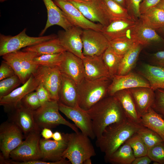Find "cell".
Here are the masks:
<instances>
[{"label": "cell", "instance_id": "cell-1", "mask_svg": "<svg viewBox=\"0 0 164 164\" xmlns=\"http://www.w3.org/2000/svg\"><path fill=\"white\" fill-rule=\"evenodd\" d=\"M86 111L91 120L96 138L109 125L127 119L119 102L113 96L105 97Z\"/></svg>", "mask_w": 164, "mask_h": 164}, {"label": "cell", "instance_id": "cell-2", "mask_svg": "<svg viewBox=\"0 0 164 164\" xmlns=\"http://www.w3.org/2000/svg\"><path fill=\"white\" fill-rule=\"evenodd\" d=\"M143 125L128 119L108 126L101 135L96 138V146L107 157L118 149L126 141L137 133Z\"/></svg>", "mask_w": 164, "mask_h": 164}, {"label": "cell", "instance_id": "cell-3", "mask_svg": "<svg viewBox=\"0 0 164 164\" xmlns=\"http://www.w3.org/2000/svg\"><path fill=\"white\" fill-rule=\"evenodd\" d=\"M112 79L105 77L90 80L85 78L77 84L79 106L87 111L99 101L108 96Z\"/></svg>", "mask_w": 164, "mask_h": 164}, {"label": "cell", "instance_id": "cell-4", "mask_svg": "<svg viewBox=\"0 0 164 164\" xmlns=\"http://www.w3.org/2000/svg\"><path fill=\"white\" fill-rule=\"evenodd\" d=\"M96 155L89 138L81 132L70 133L67 147L63 157L72 164H83L85 161Z\"/></svg>", "mask_w": 164, "mask_h": 164}, {"label": "cell", "instance_id": "cell-5", "mask_svg": "<svg viewBox=\"0 0 164 164\" xmlns=\"http://www.w3.org/2000/svg\"><path fill=\"white\" fill-rule=\"evenodd\" d=\"M59 111V101L52 99L34 111V120L38 128L42 130L45 128L51 129L63 125L68 126L75 132H79L76 125L64 119Z\"/></svg>", "mask_w": 164, "mask_h": 164}, {"label": "cell", "instance_id": "cell-6", "mask_svg": "<svg viewBox=\"0 0 164 164\" xmlns=\"http://www.w3.org/2000/svg\"><path fill=\"white\" fill-rule=\"evenodd\" d=\"M38 56L34 52L18 50L5 54L2 57L11 66L23 84L36 71L39 66L33 59Z\"/></svg>", "mask_w": 164, "mask_h": 164}, {"label": "cell", "instance_id": "cell-7", "mask_svg": "<svg viewBox=\"0 0 164 164\" xmlns=\"http://www.w3.org/2000/svg\"><path fill=\"white\" fill-rule=\"evenodd\" d=\"M26 28L15 36L0 35V56H2L8 53L19 50L20 49L34 45L42 42L56 38L55 34L31 37L26 34Z\"/></svg>", "mask_w": 164, "mask_h": 164}, {"label": "cell", "instance_id": "cell-8", "mask_svg": "<svg viewBox=\"0 0 164 164\" xmlns=\"http://www.w3.org/2000/svg\"><path fill=\"white\" fill-rule=\"evenodd\" d=\"M40 130L30 133L25 140L10 154L12 160L19 162L42 159L40 148Z\"/></svg>", "mask_w": 164, "mask_h": 164}, {"label": "cell", "instance_id": "cell-9", "mask_svg": "<svg viewBox=\"0 0 164 164\" xmlns=\"http://www.w3.org/2000/svg\"><path fill=\"white\" fill-rule=\"evenodd\" d=\"M23 132L14 123L11 121L2 123L0 126V156L5 159L9 158L11 152L23 142Z\"/></svg>", "mask_w": 164, "mask_h": 164}, {"label": "cell", "instance_id": "cell-10", "mask_svg": "<svg viewBox=\"0 0 164 164\" xmlns=\"http://www.w3.org/2000/svg\"><path fill=\"white\" fill-rule=\"evenodd\" d=\"M33 75L47 90L51 99L59 101L62 78L59 67L39 66Z\"/></svg>", "mask_w": 164, "mask_h": 164}, {"label": "cell", "instance_id": "cell-11", "mask_svg": "<svg viewBox=\"0 0 164 164\" xmlns=\"http://www.w3.org/2000/svg\"><path fill=\"white\" fill-rule=\"evenodd\" d=\"M68 0L75 6L85 17L92 22L106 26L111 22L101 0L90 1Z\"/></svg>", "mask_w": 164, "mask_h": 164}, {"label": "cell", "instance_id": "cell-12", "mask_svg": "<svg viewBox=\"0 0 164 164\" xmlns=\"http://www.w3.org/2000/svg\"><path fill=\"white\" fill-rule=\"evenodd\" d=\"M81 38L84 56H101L110 46L109 41L101 31L83 29Z\"/></svg>", "mask_w": 164, "mask_h": 164}, {"label": "cell", "instance_id": "cell-13", "mask_svg": "<svg viewBox=\"0 0 164 164\" xmlns=\"http://www.w3.org/2000/svg\"><path fill=\"white\" fill-rule=\"evenodd\" d=\"M64 12L67 19L73 26L83 29H91L102 31L104 26L99 23L87 19L80 10L68 0H53Z\"/></svg>", "mask_w": 164, "mask_h": 164}, {"label": "cell", "instance_id": "cell-14", "mask_svg": "<svg viewBox=\"0 0 164 164\" xmlns=\"http://www.w3.org/2000/svg\"><path fill=\"white\" fill-rule=\"evenodd\" d=\"M59 106L60 111L73 121L82 133L92 139L96 138L91 120L86 111L79 106L69 107L59 102Z\"/></svg>", "mask_w": 164, "mask_h": 164}, {"label": "cell", "instance_id": "cell-15", "mask_svg": "<svg viewBox=\"0 0 164 164\" xmlns=\"http://www.w3.org/2000/svg\"><path fill=\"white\" fill-rule=\"evenodd\" d=\"M9 112L11 113L10 121L18 126L25 138L33 132L41 131L35 123L34 111L26 107L21 102Z\"/></svg>", "mask_w": 164, "mask_h": 164}, {"label": "cell", "instance_id": "cell-16", "mask_svg": "<svg viewBox=\"0 0 164 164\" xmlns=\"http://www.w3.org/2000/svg\"><path fill=\"white\" fill-rule=\"evenodd\" d=\"M140 87H150L148 81L140 74L130 72L124 75H116L112 78L108 96H113L121 90Z\"/></svg>", "mask_w": 164, "mask_h": 164}, {"label": "cell", "instance_id": "cell-17", "mask_svg": "<svg viewBox=\"0 0 164 164\" xmlns=\"http://www.w3.org/2000/svg\"><path fill=\"white\" fill-rule=\"evenodd\" d=\"M81 28L73 26L67 30H59L58 37L61 45L66 51L70 52L82 59L83 44L81 36L83 31Z\"/></svg>", "mask_w": 164, "mask_h": 164}, {"label": "cell", "instance_id": "cell-18", "mask_svg": "<svg viewBox=\"0 0 164 164\" xmlns=\"http://www.w3.org/2000/svg\"><path fill=\"white\" fill-rule=\"evenodd\" d=\"M39 81L32 74L21 86L14 90L8 95L0 98V105L9 112L20 103L27 94L36 90L39 84Z\"/></svg>", "mask_w": 164, "mask_h": 164}, {"label": "cell", "instance_id": "cell-19", "mask_svg": "<svg viewBox=\"0 0 164 164\" xmlns=\"http://www.w3.org/2000/svg\"><path fill=\"white\" fill-rule=\"evenodd\" d=\"M63 139L60 141L41 139L40 148L42 159L46 161L56 162L63 159L69 141L70 133H62Z\"/></svg>", "mask_w": 164, "mask_h": 164}, {"label": "cell", "instance_id": "cell-20", "mask_svg": "<svg viewBox=\"0 0 164 164\" xmlns=\"http://www.w3.org/2000/svg\"><path fill=\"white\" fill-rule=\"evenodd\" d=\"M59 67L61 73L70 77L77 84L84 79V69L82 59L67 51L64 56Z\"/></svg>", "mask_w": 164, "mask_h": 164}, {"label": "cell", "instance_id": "cell-21", "mask_svg": "<svg viewBox=\"0 0 164 164\" xmlns=\"http://www.w3.org/2000/svg\"><path fill=\"white\" fill-rule=\"evenodd\" d=\"M82 59L84 67L85 79L94 80L105 77L111 78L103 61L102 55L84 56Z\"/></svg>", "mask_w": 164, "mask_h": 164}, {"label": "cell", "instance_id": "cell-22", "mask_svg": "<svg viewBox=\"0 0 164 164\" xmlns=\"http://www.w3.org/2000/svg\"><path fill=\"white\" fill-rule=\"evenodd\" d=\"M131 36L142 46L164 44V39L155 30L146 26L139 19L130 33Z\"/></svg>", "mask_w": 164, "mask_h": 164}, {"label": "cell", "instance_id": "cell-23", "mask_svg": "<svg viewBox=\"0 0 164 164\" xmlns=\"http://www.w3.org/2000/svg\"><path fill=\"white\" fill-rule=\"evenodd\" d=\"M46 8L47 19L45 26L40 36H42L47 29L54 25L59 26L67 30L73 26L67 19L63 11L52 0H43Z\"/></svg>", "mask_w": 164, "mask_h": 164}, {"label": "cell", "instance_id": "cell-24", "mask_svg": "<svg viewBox=\"0 0 164 164\" xmlns=\"http://www.w3.org/2000/svg\"><path fill=\"white\" fill-rule=\"evenodd\" d=\"M136 22L132 19L114 20L107 26H104L101 32L110 41L130 34Z\"/></svg>", "mask_w": 164, "mask_h": 164}, {"label": "cell", "instance_id": "cell-25", "mask_svg": "<svg viewBox=\"0 0 164 164\" xmlns=\"http://www.w3.org/2000/svg\"><path fill=\"white\" fill-rule=\"evenodd\" d=\"M141 117L152 108L154 104L155 92L150 87H140L128 89Z\"/></svg>", "mask_w": 164, "mask_h": 164}, {"label": "cell", "instance_id": "cell-26", "mask_svg": "<svg viewBox=\"0 0 164 164\" xmlns=\"http://www.w3.org/2000/svg\"><path fill=\"white\" fill-rule=\"evenodd\" d=\"M59 102L69 107L79 106L77 84L72 79L62 73Z\"/></svg>", "mask_w": 164, "mask_h": 164}, {"label": "cell", "instance_id": "cell-27", "mask_svg": "<svg viewBox=\"0 0 164 164\" xmlns=\"http://www.w3.org/2000/svg\"><path fill=\"white\" fill-rule=\"evenodd\" d=\"M113 96L119 102L127 119L134 123L141 124V117L129 90L119 91Z\"/></svg>", "mask_w": 164, "mask_h": 164}, {"label": "cell", "instance_id": "cell-28", "mask_svg": "<svg viewBox=\"0 0 164 164\" xmlns=\"http://www.w3.org/2000/svg\"><path fill=\"white\" fill-rule=\"evenodd\" d=\"M140 74L149 84L150 88L155 91L164 89V68L155 65L145 64L143 66Z\"/></svg>", "mask_w": 164, "mask_h": 164}, {"label": "cell", "instance_id": "cell-29", "mask_svg": "<svg viewBox=\"0 0 164 164\" xmlns=\"http://www.w3.org/2000/svg\"><path fill=\"white\" fill-rule=\"evenodd\" d=\"M22 51L31 52L41 55L60 53L66 51L57 37L40 43L23 48Z\"/></svg>", "mask_w": 164, "mask_h": 164}, {"label": "cell", "instance_id": "cell-30", "mask_svg": "<svg viewBox=\"0 0 164 164\" xmlns=\"http://www.w3.org/2000/svg\"><path fill=\"white\" fill-rule=\"evenodd\" d=\"M141 124L156 132L164 142V119L152 108L141 117Z\"/></svg>", "mask_w": 164, "mask_h": 164}, {"label": "cell", "instance_id": "cell-31", "mask_svg": "<svg viewBox=\"0 0 164 164\" xmlns=\"http://www.w3.org/2000/svg\"><path fill=\"white\" fill-rule=\"evenodd\" d=\"M143 46L136 43L124 55L117 75H124L131 72L136 64Z\"/></svg>", "mask_w": 164, "mask_h": 164}, {"label": "cell", "instance_id": "cell-32", "mask_svg": "<svg viewBox=\"0 0 164 164\" xmlns=\"http://www.w3.org/2000/svg\"><path fill=\"white\" fill-rule=\"evenodd\" d=\"M135 158L133 150L127 141L110 155L104 158L106 162L112 164H132Z\"/></svg>", "mask_w": 164, "mask_h": 164}, {"label": "cell", "instance_id": "cell-33", "mask_svg": "<svg viewBox=\"0 0 164 164\" xmlns=\"http://www.w3.org/2000/svg\"><path fill=\"white\" fill-rule=\"evenodd\" d=\"M139 19L145 25L156 31L164 25V11L155 6L142 14Z\"/></svg>", "mask_w": 164, "mask_h": 164}, {"label": "cell", "instance_id": "cell-34", "mask_svg": "<svg viewBox=\"0 0 164 164\" xmlns=\"http://www.w3.org/2000/svg\"><path fill=\"white\" fill-rule=\"evenodd\" d=\"M123 56L116 53L110 46L102 55L103 61L111 79L117 74Z\"/></svg>", "mask_w": 164, "mask_h": 164}, {"label": "cell", "instance_id": "cell-35", "mask_svg": "<svg viewBox=\"0 0 164 164\" xmlns=\"http://www.w3.org/2000/svg\"><path fill=\"white\" fill-rule=\"evenodd\" d=\"M101 1L111 21L117 19H132L126 9L113 0Z\"/></svg>", "mask_w": 164, "mask_h": 164}, {"label": "cell", "instance_id": "cell-36", "mask_svg": "<svg viewBox=\"0 0 164 164\" xmlns=\"http://www.w3.org/2000/svg\"><path fill=\"white\" fill-rule=\"evenodd\" d=\"M110 46L117 53L124 55L136 42L130 34L109 41Z\"/></svg>", "mask_w": 164, "mask_h": 164}, {"label": "cell", "instance_id": "cell-37", "mask_svg": "<svg viewBox=\"0 0 164 164\" xmlns=\"http://www.w3.org/2000/svg\"><path fill=\"white\" fill-rule=\"evenodd\" d=\"M64 52L41 55L34 58L33 61L38 66L47 67L59 66L63 59Z\"/></svg>", "mask_w": 164, "mask_h": 164}, {"label": "cell", "instance_id": "cell-38", "mask_svg": "<svg viewBox=\"0 0 164 164\" xmlns=\"http://www.w3.org/2000/svg\"><path fill=\"white\" fill-rule=\"evenodd\" d=\"M137 133L141 137L148 149L163 142L160 137L156 132L143 125L139 129Z\"/></svg>", "mask_w": 164, "mask_h": 164}, {"label": "cell", "instance_id": "cell-39", "mask_svg": "<svg viewBox=\"0 0 164 164\" xmlns=\"http://www.w3.org/2000/svg\"><path fill=\"white\" fill-rule=\"evenodd\" d=\"M126 141L131 146L135 158L147 155L148 148L137 133Z\"/></svg>", "mask_w": 164, "mask_h": 164}, {"label": "cell", "instance_id": "cell-40", "mask_svg": "<svg viewBox=\"0 0 164 164\" xmlns=\"http://www.w3.org/2000/svg\"><path fill=\"white\" fill-rule=\"evenodd\" d=\"M22 84L19 77L15 74L0 81V98L13 91Z\"/></svg>", "mask_w": 164, "mask_h": 164}, {"label": "cell", "instance_id": "cell-41", "mask_svg": "<svg viewBox=\"0 0 164 164\" xmlns=\"http://www.w3.org/2000/svg\"><path fill=\"white\" fill-rule=\"evenodd\" d=\"M147 155L157 164H164V142L157 144L148 149Z\"/></svg>", "mask_w": 164, "mask_h": 164}, {"label": "cell", "instance_id": "cell-42", "mask_svg": "<svg viewBox=\"0 0 164 164\" xmlns=\"http://www.w3.org/2000/svg\"><path fill=\"white\" fill-rule=\"evenodd\" d=\"M142 0H126V9L131 18L136 21L140 18V6Z\"/></svg>", "mask_w": 164, "mask_h": 164}, {"label": "cell", "instance_id": "cell-43", "mask_svg": "<svg viewBox=\"0 0 164 164\" xmlns=\"http://www.w3.org/2000/svg\"><path fill=\"white\" fill-rule=\"evenodd\" d=\"M21 103L30 109L35 111L41 106L36 91H33L26 94L22 99Z\"/></svg>", "mask_w": 164, "mask_h": 164}, {"label": "cell", "instance_id": "cell-44", "mask_svg": "<svg viewBox=\"0 0 164 164\" xmlns=\"http://www.w3.org/2000/svg\"><path fill=\"white\" fill-rule=\"evenodd\" d=\"M155 92V101L152 108L164 119V89H158Z\"/></svg>", "mask_w": 164, "mask_h": 164}, {"label": "cell", "instance_id": "cell-45", "mask_svg": "<svg viewBox=\"0 0 164 164\" xmlns=\"http://www.w3.org/2000/svg\"><path fill=\"white\" fill-rule=\"evenodd\" d=\"M1 164H69L70 162L66 159L63 158L60 160L56 162H47L40 160L22 162L9 160L2 159L1 161Z\"/></svg>", "mask_w": 164, "mask_h": 164}, {"label": "cell", "instance_id": "cell-46", "mask_svg": "<svg viewBox=\"0 0 164 164\" xmlns=\"http://www.w3.org/2000/svg\"><path fill=\"white\" fill-rule=\"evenodd\" d=\"M35 91L41 105L51 100L49 92L41 83H40Z\"/></svg>", "mask_w": 164, "mask_h": 164}, {"label": "cell", "instance_id": "cell-47", "mask_svg": "<svg viewBox=\"0 0 164 164\" xmlns=\"http://www.w3.org/2000/svg\"><path fill=\"white\" fill-rule=\"evenodd\" d=\"M15 74V71L11 66L5 60H2L0 66V80Z\"/></svg>", "mask_w": 164, "mask_h": 164}, {"label": "cell", "instance_id": "cell-48", "mask_svg": "<svg viewBox=\"0 0 164 164\" xmlns=\"http://www.w3.org/2000/svg\"><path fill=\"white\" fill-rule=\"evenodd\" d=\"M152 61L154 65L164 68V50L153 53L152 56Z\"/></svg>", "mask_w": 164, "mask_h": 164}, {"label": "cell", "instance_id": "cell-49", "mask_svg": "<svg viewBox=\"0 0 164 164\" xmlns=\"http://www.w3.org/2000/svg\"><path fill=\"white\" fill-rule=\"evenodd\" d=\"M161 0H142L140 6L141 15L150 8L156 6Z\"/></svg>", "mask_w": 164, "mask_h": 164}, {"label": "cell", "instance_id": "cell-50", "mask_svg": "<svg viewBox=\"0 0 164 164\" xmlns=\"http://www.w3.org/2000/svg\"><path fill=\"white\" fill-rule=\"evenodd\" d=\"M152 161L147 156L145 155L136 158L132 164H149Z\"/></svg>", "mask_w": 164, "mask_h": 164}, {"label": "cell", "instance_id": "cell-51", "mask_svg": "<svg viewBox=\"0 0 164 164\" xmlns=\"http://www.w3.org/2000/svg\"><path fill=\"white\" fill-rule=\"evenodd\" d=\"M41 134L43 138L49 139L52 138L53 133L50 129L45 128L42 129Z\"/></svg>", "mask_w": 164, "mask_h": 164}, {"label": "cell", "instance_id": "cell-52", "mask_svg": "<svg viewBox=\"0 0 164 164\" xmlns=\"http://www.w3.org/2000/svg\"><path fill=\"white\" fill-rule=\"evenodd\" d=\"M53 139L56 141H60L63 139L62 134L60 132L56 131L53 133L52 138Z\"/></svg>", "mask_w": 164, "mask_h": 164}, {"label": "cell", "instance_id": "cell-53", "mask_svg": "<svg viewBox=\"0 0 164 164\" xmlns=\"http://www.w3.org/2000/svg\"><path fill=\"white\" fill-rule=\"evenodd\" d=\"M158 34L164 39V25L156 30Z\"/></svg>", "mask_w": 164, "mask_h": 164}, {"label": "cell", "instance_id": "cell-54", "mask_svg": "<svg viewBox=\"0 0 164 164\" xmlns=\"http://www.w3.org/2000/svg\"><path fill=\"white\" fill-rule=\"evenodd\" d=\"M123 7L126 8V0H113Z\"/></svg>", "mask_w": 164, "mask_h": 164}, {"label": "cell", "instance_id": "cell-55", "mask_svg": "<svg viewBox=\"0 0 164 164\" xmlns=\"http://www.w3.org/2000/svg\"><path fill=\"white\" fill-rule=\"evenodd\" d=\"M156 6L164 11V0H161Z\"/></svg>", "mask_w": 164, "mask_h": 164}, {"label": "cell", "instance_id": "cell-56", "mask_svg": "<svg viewBox=\"0 0 164 164\" xmlns=\"http://www.w3.org/2000/svg\"><path fill=\"white\" fill-rule=\"evenodd\" d=\"M91 163L92 162L91 158L87 159L83 163L84 164H91Z\"/></svg>", "mask_w": 164, "mask_h": 164}, {"label": "cell", "instance_id": "cell-57", "mask_svg": "<svg viewBox=\"0 0 164 164\" xmlns=\"http://www.w3.org/2000/svg\"><path fill=\"white\" fill-rule=\"evenodd\" d=\"M79 0L83 1H92L93 0Z\"/></svg>", "mask_w": 164, "mask_h": 164}]
</instances>
